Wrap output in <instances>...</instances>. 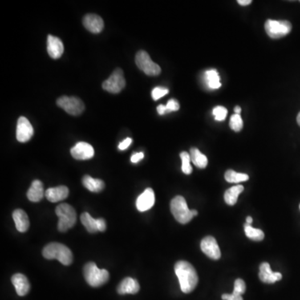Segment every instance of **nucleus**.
<instances>
[{
    "instance_id": "6",
    "label": "nucleus",
    "mask_w": 300,
    "mask_h": 300,
    "mask_svg": "<svg viewBox=\"0 0 300 300\" xmlns=\"http://www.w3.org/2000/svg\"><path fill=\"white\" fill-rule=\"evenodd\" d=\"M137 66L148 76H157L161 73V69L151 59L148 53L143 50L138 52L135 57Z\"/></svg>"
},
{
    "instance_id": "44",
    "label": "nucleus",
    "mask_w": 300,
    "mask_h": 300,
    "mask_svg": "<svg viewBox=\"0 0 300 300\" xmlns=\"http://www.w3.org/2000/svg\"><path fill=\"white\" fill-rule=\"evenodd\" d=\"M297 123H298V125L300 126V112L298 114V116H297Z\"/></svg>"
},
{
    "instance_id": "39",
    "label": "nucleus",
    "mask_w": 300,
    "mask_h": 300,
    "mask_svg": "<svg viewBox=\"0 0 300 300\" xmlns=\"http://www.w3.org/2000/svg\"><path fill=\"white\" fill-rule=\"evenodd\" d=\"M157 111L160 115H165V114H167L166 105H163V104H160V105L158 106Z\"/></svg>"
},
{
    "instance_id": "23",
    "label": "nucleus",
    "mask_w": 300,
    "mask_h": 300,
    "mask_svg": "<svg viewBox=\"0 0 300 300\" xmlns=\"http://www.w3.org/2000/svg\"><path fill=\"white\" fill-rule=\"evenodd\" d=\"M244 191V186L235 185L229 188L224 194V200L227 204L233 206L237 203L240 194Z\"/></svg>"
},
{
    "instance_id": "31",
    "label": "nucleus",
    "mask_w": 300,
    "mask_h": 300,
    "mask_svg": "<svg viewBox=\"0 0 300 300\" xmlns=\"http://www.w3.org/2000/svg\"><path fill=\"white\" fill-rule=\"evenodd\" d=\"M213 115H215V119L217 121H223L226 119L228 110L226 108L223 107V106H217L213 110Z\"/></svg>"
},
{
    "instance_id": "10",
    "label": "nucleus",
    "mask_w": 300,
    "mask_h": 300,
    "mask_svg": "<svg viewBox=\"0 0 300 300\" xmlns=\"http://www.w3.org/2000/svg\"><path fill=\"white\" fill-rule=\"evenodd\" d=\"M34 135V128L29 119L25 117H20L17 123L16 128V138L20 143H26L31 139Z\"/></svg>"
},
{
    "instance_id": "19",
    "label": "nucleus",
    "mask_w": 300,
    "mask_h": 300,
    "mask_svg": "<svg viewBox=\"0 0 300 300\" xmlns=\"http://www.w3.org/2000/svg\"><path fill=\"white\" fill-rule=\"evenodd\" d=\"M139 282L133 278H125L124 280H122L117 291L119 294H127V293H130V294H135L139 291Z\"/></svg>"
},
{
    "instance_id": "26",
    "label": "nucleus",
    "mask_w": 300,
    "mask_h": 300,
    "mask_svg": "<svg viewBox=\"0 0 300 300\" xmlns=\"http://www.w3.org/2000/svg\"><path fill=\"white\" fill-rule=\"evenodd\" d=\"M81 222L83 226L85 227L88 232L90 233H96L98 229V223L97 220H94V218L89 213H83L81 215Z\"/></svg>"
},
{
    "instance_id": "3",
    "label": "nucleus",
    "mask_w": 300,
    "mask_h": 300,
    "mask_svg": "<svg viewBox=\"0 0 300 300\" xmlns=\"http://www.w3.org/2000/svg\"><path fill=\"white\" fill-rule=\"evenodd\" d=\"M83 275L86 282L92 287L102 286L110 278V273L106 269H99L93 262L86 264L83 268Z\"/></svg>"
},
{
    "instance_id": "30",
    "label": "nucleus",
    "mask_w": 300,
    "mask_h": 300,
    "mask_svg": "<svg viewBox=\"0 0 300 300\" xmlns=\"http://www.w3.org/2000/svg\"><path fill=\"white\" fill-rule=\"evenodd\" d=\"M229 126L235 132H240V130H242L244 122H243L242 118H241L240 115H236L235 114V115L231 116Z\"/></svg>"
},
{
    "instance_id": "41",
    "label": "nucleus",
    "mask_w": 300,
    "mask_h": 300,
    "mask_svg": "<svg viewBox=\"0 0 300 300\" xmlns=\"http://www.w3.org/2000/svg\"><path fill=\"white\" fill-rule=\"evenodd\" d=\"M234 112L236 113V115H240V113H241V108L240 106H236L234 108Z\"/></svg>"
},
{
    "instance_id": "21",
    "label": "nucleus",
    "mask_w": 300,
    "mask_h": 300,
    "mask_svg": "<svg viewBox=\"0 0 300 300\" xmlns=\"http://www.w3.org/2000/svg\"><path fill=\"white\" fill-rule=\"evenodd\" d=\"M45 195L44 190V185L42 182L39 180H34L32 183L31 187L28 190L27 197L31 202H39L42 200Z\"/></svg>"
},
{
    "instance_id": "29",
    "label": "nucleus",
    "mask_w": 300,
    "mask_h": 300,
    "mask_svg": "<svg viewBox=\"0 0 300 300\" xmlns=\"http://www.w3.org/2000/svg\"><path fill=\"white\" fill-rule=\"evenodd\" d=\"M182 160V171L185 175H190L193 172V168L190 164V155L187 152H182L180 154Z\"/></svg>"
},
{
    "instance_id": "25",
    "label": "nucleus",
    "mask_w": 300,
    "mask_h": 300,
    "mask_svg": "<svg viewBox=\"0 0 300 300\" xmlns=\"http://www.w3.org/2000/svg\"><path fill=\"white\" fill-rule=\"evenodd\" d=\"M207 84L211 90H218L221 87L219 73L215 70H208L205 73Z\"/></svg>"
},
{
    "instance_id": "5",
    "label": "nucleus",
    "mask_w": 300,
    "mask_h": 300,
    "mask_svg": "<svg viewBox=\"0 0 300 300\" xmlns=\"http://www.w3.org/2000/svg\"><path fill=\"white\" fill-rule=\"evenodd\" d=\"M170 209L175 220L182 224H188L193 220L192 210L188 208L185 199L182 196H176L173 199L170 204Z\"/></svg>"
},
{
    "instance_id": "24",
    "label": "nucleus",
    "mask_w": 300,
    "mask_h": 300,
    "mask_svg": "<svg viewBox=\"0 0 300 300\" xmlns=\"http://www.w3.org/2000/svg\"><path fill=\"white\" fill-rule=\"evenodd\" d=\"M191 161L193 162L196 167L200 168H205L208 165V159L205 155H203L200 150L196 148H192L190 149Z\"/></svg>"
},
{
    "instance_id": "42",
    "label": "nucleus",
    "mask_w": 300,
    "mask_h": 300,
    "mask_svg": "<svg viewBox=\"0 0 300 300\" xmlns=\"http://www.w3.org/2000/svg\"><path fill=\"white\" fill-rule=\"evenodd\" d=\"M252 223H253V219H252V217H250V216L247 217L246 224H251Z\"/></svg>"
},
{
    "instance_id": "28",
    "label": "nucleus",
    "mask_w": 300,
    "mask_h": 300,
    "mask_svg": "<svg viewBox=\"0 0 300 300\" xmlns=\"http://www.w3.org/2000/svg\"><path fill=\"white\" fill-rule=\"evenodd\" d=\"M225 179L227 182L229 183H241V182L247 181L249 179V175L246 174H241V173H237L235 171L229 169L225 173L224 175Z\"/></svg>"
},
{
    "instance_id": "2",
    "label": "nucleus",
    "mask_w": 300,
    "mask_h": 300,
    "mask_svg": "<svg viewBox=\"0 0 300 300\" xmlns=\"http://www.w3.org/2000/svg\"><path fill=\"white\" fill-rule=\"evenodd\" d=\"M43 255L47 260H57L63 265H71L73 253L67 246L59 243H51L45 247Z\"/></svg>"
},
{
    "instance_id": "32",
    "label": "nucleus",
    "mask_w": 300,
    "mask_h": 300,
    "mask_svg": "<svg viewBox=\"0 0 300 300\" xmlns=\"http://www.w3.org/2000/svg\"><path fill=\"white\" fill-rule=\"evenodd\" d=\"M246 290V285L244 280L241 278H237L234 282V288H233V294L235 295L242 296Z\"/></svg>"
},
{
    "instance_id": "40",
    "label": "nucleus",
    "mask_w": 300,
    "mask_h": 300,
    "mask_svg": "<svg viewBox=\"0 0 300 300\" xmlns=\"http://www.w3.org/2000/svg\"><path fill=\"white\" fill-rule=\"evenodd\" d=\"M251 3H252V0H239L238 1V4L242 5V6L250 5Z\"/></svg>"
},
{
    "instance_id": "35",
    "label": "nucleus",
    "mask_w": 300,
    "mask_h": 300,
    "mask_svg": "<svg viewBox=\"0 0 300 300\" xmlns=\"http://www.w3.org/2000/svg\"><path fill=\"white\" fill-rule=\"evenodd\" d=\"M222 298L224 300H244L243 299L242 296L235 295L233 293H231V294L224 293V294L222 295Z\"/></svg>"
},
{
    "instance_id": "7",
    "label": "nucleus",
    "mask_w": 300,
    "mask_h": 300,
    "mask_svg": "<svg viewBox=\"0 0 300 300\" xmlns=\"http://www.w3.org/2000/svg\"><path fill=\"white\" fill-rule=\"evenodd\" d=\"M265 31L272 38L285 37L291 32L292 25L287 20H272L269 19L265 23Z\"/></svg>"
},
{
    "instance_id": "12",
    "label": "nucleus",
    "mask_w": 300,
    "mask_h": 300,
    "mask_svg": "<svg viewBox=\"0 0 300 300\" xmlns=\"http://www.w3.org/2000/svg\"><path fill=\"white\" fill-rule=\"evenodd\" d=\"M71 155L78 160H87L92 159L94 155V150L92 145L85 142H79L71 148Z\"/></svg>"
},
{
    "instance_id": "4",
    "label": "nucleus",
    "mask_w": 300,
    "mask_h": 300,
    "mask_svg": "<svg viewBox=\"0 0 300 300\" xmlns=\"http://www.w3.org/2000/svg\"><path fill=\"white\" fill-rule=\"evenodd\" d=\"M55 213L59 218L58 229L60 232H66L71 229L76 223L77 215L74 208L68 204H59L57 206Z\"/></svg>"
},
{
    "instance_id": "33",
    "label": "nucleus",
    "mask_w": 300,
    "mask_h": 300,
    "mask_svg": "<svg viewBox=\"0 0 300 300\" xmlns=\"http://www.w3.org/2000/svg\"><path fill=\"white\" fill-rule=\"evenodd\" d=\"M168 90L164 87H156L153 90L152 97L154 100L161 99L162 97L168 94Z\"/></svg>"
},
{
    "instance_id": "8",
    "label": "nucleus",
    "mask_w": 300,
    "mask_h": 300,
    "mask_svg": "<svg viewBox=\"0 0 300 300\" xmlns=\"http://www.w3.org/2000/svg\"><path fill=\"white\" fill-rule=\"evenodd\" d=\"M57 104L69 115L77 116L84 111V103L77 97L62 96L57 100Z\"/></svg>"
},
{
    "instance_id": "14",
    "label": "nucleus",
    "mask_w": 300,
    "mask_h": 300,
    "mask_svg": "<svg viewBox=\"0 0 300 300\" xmlns=\"http://www.w3.org/2000/svg\"><path fill=\"white\" fill-rule=\"evenodd\" d=\"M47 50L48 54L52 58L57 59L60 58L65 51L63 42L58 37L53 35L48 36Z\"/></svg>"
},
{
    "instance_id": "45",
    "label": "nucleus",
    "mask_w": 300,
    "mask_h": 300,
    "mask_svg": "<svg viewBox=\"0 0 300 300\" xmlns=\"http://www.w3.org/2000/svg\"><path fill=\"white\" fill-rule=\"evenodd\" d=\"M299 208H300V204H299Z\"/></svg>"
},
{
    "instance_id": "16",
    "label": "nucleus",
    "mask_w": 300,
    "mask_h": 300,
    "mask_svg": "<svg viewBox=\"0 0 300 300\" xmlns=\"http://www.w3.org/2000/svg\"><path fill=\"white\" fill-rule=\"evenodd\" d=\"M259 276L260 280L265 284H273L282 280V274L278 272L272 271L269 263H262L260 265Z\"/></svg>"
},
{
    "instance_id": "43",
    "label": "nucleus",
    "mask_w": 300,
    "mask_h": 300,
    "mask_svg": "<svg viewBox=\"0 0 300 300\" xmlns=\"http://www.w3.org/2000/svg\"><path fill=\"white\" fill-rule=\"evenodd\" d=\"M192 213H193L194 217H195V216H197V215H198V211L197 210H195V209H193V210H192Z\"/></svg>"
},
{
    "instance_id": "9",
    "label": "nucleus",
    "mask_w": 300,
    "mask_h": 300,
    "mask_svg": "<svg viewBox=\"0 0 300 300\" xmlns=\"http://www.w3.org/2000/svg\"><path fill=\"white\" fill-rule=\"evenodd\" d=\"M126 81L121 69H116L102 84L103 90L111 94H119L125 87Z\"/></svg>"
},
{
    "instance_id": "22",
    "label": "nucleus",
    "mask_w": 300,
    "mask_h": 300,
    "mask_svg": "<svg viewBox=\"0 0 300 300\" xmlns=\"http://www.w3.org/2000/svg\"><path fill=\"white\" fill-rule=\"evenodd\" d=\"M83 184L88 190L94 192V193H99L100 191L103 190L104 188V182L99 179H94L90 177L89 175L83 176L82 179Z\"/></svg>"
},
{
    "instance_id": "17",
    "label": "nucleus",
    "mask_w": 300,
    "mask_h": 300,
    "mask_svg": "<svg viewBox=\"0 0 300 300\" xmlns=\"http://www.w3.org/2000/svg\"><path fill=\"white\" fill-rule=\"evenodd\" d=\"M69 188L66 186H58L55 188H48L45 191V197L52 203H57L65 200L69 196Z\"/></svg>"
},
{
    "instance_id": "1",
    "label": "nucleus",
    "mask_w": 300,
    "mask_h": 300,
    "mask_svg": "<svg viewBox=\"0 0 300 300\" xmlns=\"http://www.w3.org/2000/svg\"><path fill=\"white\" fill-rule=\"evenodd\" d=\"M175 271L179 278L182 292L189 293L193 291L199 282V277L193 265L182 260L175 264Z\"/></svg>"
},
{
    "instance_id": "36",
    "label": "nucleus",
    "mask_w": 300,
    "mask_h": 300,
    "mask_svg": "<svg viewBox=\"0 0 300 300\" xmlns=\"http://www.w3.org/2000/svg\"><path fill=\"white\" fill-rule=\"evenodd\" d=\"M143 157H144V154L143 152L135 153V154L132 155V157H131V162L134 163V164H137L140 160H142Z\"/></svg>"
},
{
    "instance_id": "15",
    "label": "nucleus",
    "mask_w": 300,
    "mask_h": 300,
    "mask_svg": "<svg viewBox=\"0 0 300 300\" xmlns=\"http://www.w3.org/2000/svg\"><path fill=\"white\" fill-rule=\"evenodd\" d=\"M83 23V26L93 34H99L104 27L103 19L97 14H87L84 16Z\"/></svg>"
},
{
    "instance_id": "13",
    "label": "nucleus",
    "mask_w": 300,
    "mask_h": 300,
    "mask_svg": "<svg viewBox=\"0 0 300 300\" xmlns=\"http://www.w3.org/2000/svg\"><path fill=\"white\" fill-rule=\"evenodd\" d=\"M155 202V192L152 188H148L137 199L136 207L139 212H145L154 206Z\"/></svg>"
},
{
    "instance_id": "11",
    "label": "nucleus",
    "mask_w": 300,
    "mask_h": 300,
    "mask_svg": "<svg viewBox=\"0 0 300 300\" xmlns=\"http://www.w3.org/2000/svg\"><path fill=\"white\" fill-rule=\"evenodd\" d=\"M203 253H205L208 258L212 260H217L221 257L220 247L215 238L212 236H207L202 240L200 244Z\"/></svg>"
},
{
    "instance_id": "18",
    "label": "nucleus",
    "mask_w": 300,
    "mask_h": 300,
    "mask_svg": "<svg viewBox=\"0 0 300 300\" xmlns=\"http://www.w3.org/2000/svg\"><path fill=\"white\" fill-rule=\"evenodd\" d=\"M12 283L15 288L16 292L19 296H25L29 293L30 284L27 277L22 273H16L12 277Z\"/></svg>"
},
{
    "instance_id": "37",
    "label": "nucleus",
    "mask_w": 300,
    "mask_h": 300,
    "mask_svg": "<svg viewBox=\"0 0 300 300\" xmlns=\"http://www.w3.org/2000/svg\"><path fill=\"white\" fill-rule=\"evenodd\" d=\"M131 143H132V139L127 138V139H124L123 142L119 143V148L120 150H125L126 148H128V147H130Z\"/></svg>"
},
{
    "instance_id": "38",
    "label": "nucleus",
    "mask_w": 300,
    "mask_h": 300,
    "mask_svg": "<svg viewBox=\"0 0 300 300\" xmlns=\"http://www.w3.org/2000/svg\"><path fill=\"white\" fill-rule=\"evenodd\" d=\"M97 223H98V229H99V231H100V232H103V231H105V220H103V219H99V220H97Z\"/></svg>"
},
{
    "instance_id": "34",
    "label": "nucleus",
    "mask_w": 300,
    "mask_h": 300,
    "mask_svg": "<svg viewBox=\"0 0 300 300\" xmlns=\"http://www.w3.org/2000/svg\"><path fill=\"white\" fill-rule=\"evenodd\" d=\"M166 110H167V113L171 112V111H178L179 110V102L175 99L168 100V103L166 104Z\"/></svg>"
},
{
    "instance_id": "27",
    "label": "nucleus",
    "mask_w": 300,
    "mask_h": 300,
    "mask_svg": "<svg viewBox=\"0 0 300 300\" xmlns=\"http://www.w3.org/2000/svg\"><path fill=\"white\" fill-rule=\"evenodd\" d=\"M244 231L247 237L254 241H261L265 238V233L261 229H255L251 224H244Z\"/></svg>"
},
{
    "instance_id": "20",
    "label": "nucleus",
    "mask_w": 300,
    "mask_h": 300,
    "mask_svg": "<svg viewBox=\"0 0 300 300\" xmlns=\"http://www.w3.org/2000/svg\"><path fill=\"white\" fill-rule=\"evenodd\" d=\"M13 219L15 223L16 229L20 233H25L29 229V218L25 211L22 209H16L13 213Z\"/></svg>"
}]
</instances>
